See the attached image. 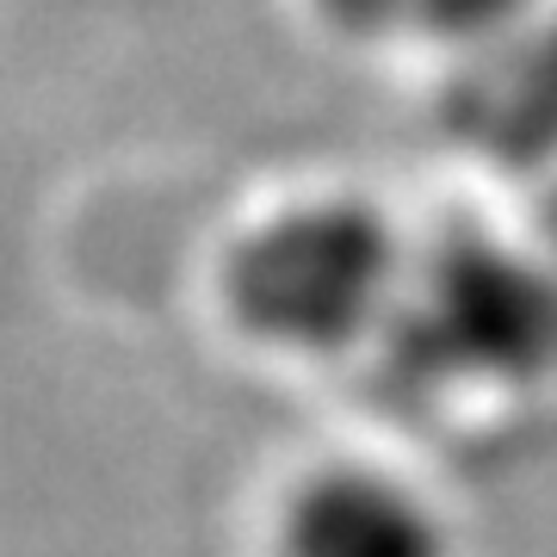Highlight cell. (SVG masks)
<instances>
[{"label":"cell","instance_id":"obj_5","mask_svg":"<svg viewBox=\"0 0 557 557\" xmlns=\"http://www.w3.org/2000/svg\"><path fill=\"white\" fill-rule=\"evenodd\" d=\"M527 7V0H428V13L453 32H496Z\"/></svg>","mask_w":557,"mask_h":557},{"label":"cell","instance_id":"obj_2","mask_svg":"<svg viewBox=\"0 0 557 557\" xmlns=\"http://www.w3.org/2000/svg\"><path fill=\"white\" fill-rule=\"evenodd\" d=\"M409 335L458 379H533L557 359V285L508 255L458 248L421 285Z\"/></svg>","mask_w":557,"mask_h":557},{"label":"cell","instance_id":"obj_3","mask_svg":"<svg viewBox=\"0 0 557 557\" xmlns=\"http://www.w3.org/2000/svg\"><path fill=\"white\" fill-rule=\"evenodd\" d=\"M278 557H453L446 520L384 471H322L285 502Z\"/></svg>","mask_w":557,"mask_h":557},{"label":"cell","instance_id":"obj_4","mask_svg":"<svg viewBox=\"0 0 557 557\" xmlns=\"http://www.w3.org/2000/svg\"><path fill=\"white\" fill-rule=\"evenodd\" d=\"M490 137H496L502 156H545V149H557V25L520 57V69L496 94Z\"/></svg>","mask_w":557,"mask_h":557},{"label":"cell","instance_id":"obj_1","mask_svg":"<svg viewBox=\"0 0 557 557\" xmlns=\"http://www.w3.org/2000/svg\"><path fill=\"white\" fill-rule=\"evenodd\" d=\"M403 248L372 205H304L230 255V310L255 341L341 354L391 317Z\"/></svg>","mask_w":557,"mask_h":557}]
</instances>
